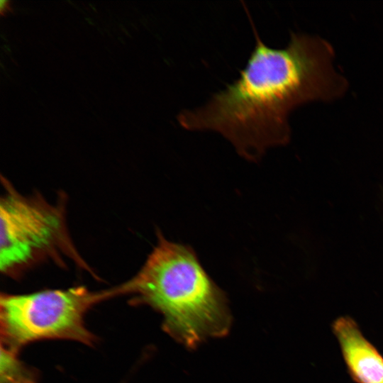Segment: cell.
Here are the masks:
<instances>
[{
  "instance_id": "3",
  "label": "cell",
  "mask_w": 383,
  "mask_h": 383,
  "mask_svg": "<svg viewBox=\"0 0 383 383\" xmlns=\"http://www.w3.org/2000/svg\"><path fill=\"white\" fill-rule=\"evenodd\" d=\"M0 201V270L17 277L48 260L69 258L91 272L75 248L62 204L49 202L40 194L26 196L4 179Z\"/></svg>"
},
{
  "instance_id": "2",
  "label": "cell",
  "mask_w": 383,
  "mask_h": 383,
  "mask_svg": "<svg viewBox=\"0 0 383 383\" xmlns=\"http://www.w3.org/2000/svg\"><path fill=\"white\" fill-rule=\"evenodd\" d=\"M157 243L128 280L121 284L131 302L146 305L163 318V328L189 347L227 333L231 317L223 292L201 265L192 248L167 240Z\"/></svg>"
},
{
  "instance_id": "5",
  "label": "cell",
  "mask_w": 383,
  "mask_h": 383,
  "mask_svg": "<svg viewBox=\"0 0 383 383\" xmlns=\"http://www.w3.org/2000/svg\"><path fill=\"white\" fill-rule=\"evenodd\" d=\"M333 331L354 378L359 383H383V358L356 323L348 317L339 318L333 324Z\"/></svg>"
},
{
  "instance_id": "4",
  "label": "cell",
  "mask_w": 383,
  "mask_h": 383,
  "mask_svg": "<svg viewBox=\"0 0 383 383\" xmlns=\"http://www.w3.org/2000/svg\"><path fill=\"white\" fill-rule=\"evenodd\" d=\"M119 285L92 291L84 286L28 294H2L0 299L1 345L18 352L45 340H72L91 346L96 336L85 318L92 306L120 296Z\"/></svg>"
},
{
  "instance_id": "7",
  "label": "cell",
  "mask_w": 383,
  "mask_h": 383,
  "mask_svg": "<svg viewBox=\"0 0 383 383\" xmlns=\"http://www.w3.org/2000/svg\"><path fill=\"white\" fill-rule=\"evenodd\" d=\"M11 2L7 0H1L0 1V11L1 15H4V13H6L7 11L11 10Z\"/></svg>"
},
{
  "instance_id": "6",
  "label": "cell",
  "mask_w": 383,
  "mask_h": 383,
  "mask_svg": "<svg viewBox=\"0 0 383 383\" xmlns=\"http://www.w3.org/2000/svg\"><path fill=\"white\" fill-rule=\"evenodd\" d=\"M34 369L24 363L18 352L1 345L0 383H38Z\"/></svg>"
},
{
  "instance_id": "1",
  "label": "cell",
  "mask_w": 383,
  "mask_h": 383,
  "mask_svg": "<svg viewBox=\"0 0 383 383\" xmlns=\"http://www.w3.org/2000/svg\"><path fill=\"white\" fill-rule=\"evenodd\" d=\"M251 23L255 44L238 77L203 106L183 110L177 121L187 131L220 133L240 156L257 162L269 148L289 141L293 109L338 98L347 84L333 67V50L326 40L292 33L286 47L273 48Z\"/></svg>"
}]
</instances>
